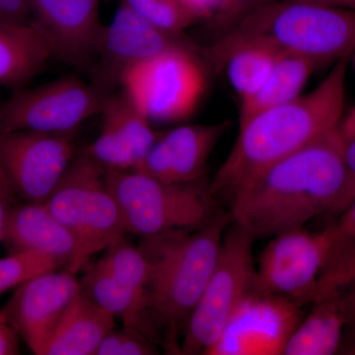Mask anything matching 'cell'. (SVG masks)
I'll return each mask as SVG.
<instances>
[{
  "mask_svg": "<svg viewBox=\"0 0 355 355\" xmlns=\"http://www.w3.org/2000/svg\"><path fill=\"white\" fill-rule=\"evenodd\" d=\"M355 200L340 128L266 169L230 200L231 217L254 239L304 228Z\"/></svg>",
  "mask_w": 355,
  "mask_h": 355,
  "instance_id": "obj_1",
  "label": "cell"
},
{
  "mask_svg": "<svg viewBox=\"0 0 355 355\" xmlns=\"http://www.w3.org/2000/svg\"><path fill=\"white\" fill-rule=\"evenodd\" d=\"M350 58L334 64L314 90L240 125L233 148L210 182L217 200H230L266 169L340 128Z\"/></svg>",
  "mask_w": 355,
  "mask_h": 355,
  "instance_id": "obj_2",
  "label": "cell"
},
{
  "mask_svg": "<svg viewBox=\"0 0 355 355\" xmlns=\"http://www.w3.org/2000/svg\"><path fill=\"white\" fill-rule=\"evenodd\" d=\"M265 44L322 65L350 58L355 51V10L289 0H272L245 16L202 50L216 72L238 46Z\"/></svg>",
  "mask_w": 355,
  "mask_h": 355,
  "instance_id": "obj_3",
  "label": "cell"
},
{
  "mask_svg": "<svg viewBox=\"0 0 355 355\" xmlns=\"http://www.w3.org/2000/svg\"><path fill=\"white\" fill-rule=\"evenodd\" d=\"M232 222L230 212L222 211L202 227L148 238L140 247L150 263L147 293L151 314L175 347L179 327L187 324L200 300Z\"/></svg>",
  "mask_w": 355,
  "mask_h": 355,
  "instance_id": "obj_4",
  "label": "cell"
},
{
  "mask_svg": "<svg viewBox=\"0 0 355 355\" xmlns=\"http://www.w3.org/2000/svg\"><path fill=\"white\" fill-rule=\"evenodd\" d=\"M105 175L128 233L146 239L196 230L223 211L210 193L205 177L174 183L135 170Z\"/></svg>",
  "mask_w": 355,
  "mask_h": 355,
  "instance_id": "obj_5",
  "label": "cell"
},
{
  "mask_svg": "<svg viewBox=\"0 0 355 355\" xmlns=\"http://www.w3.org/2000/svg\"><path fill=\"white\" fill-rule=\"evenodd\" d=\"M202 53L173 48L128 67L121 77L123 94L150 121L190 118L207 89Z\"/></svg>",
  "mask_w": 355,
  "mask_h": 355,
  "instance_id": "obj_6",
  "label": "cell"
},
{
  "mask_svg": "<svg viewBox=\"0 0 355 355\" xmlns=\"http://www.w3.org/2000/svg\"><path fill=\"white\" fill-rule=\"evenodd\" d=\"M106 171L85 153L76 154L46 202L92 256L127 234L120 205L106 181Z\"/></svg>",
  "mask_w": 355,
  "mask_h": 355,
  "instance_id": "obj_7",
  "label": "cell"
},
{
  "mask_svg": "<svg viewBox=\"0 0 355 355\" xmlns=\"http://www.w3.org/2000/svg\"><path fill=\"white\" fill-rule=\"evenodd\" d=\"M232 225L226 229L216 268L184 326L181 354H207L240 301L252 291L256 239L234 222Z\"/></svg>",
  "mask_w": 355,
  "mask_h": 355,
  "instance_id": "obj_8",
  "label": "cell"
},
{
  "mask_svg": "<svg viewBox=\"0 0 355 355\" xmlns=\"http://www.w3.org/2000/svg\"><path fill=\"white\" fill-rule=\"evenodd\" d=\"M331 250L330 227L316 233L294 229L275 236L261 254L252 291L313 302Z\"/></svg>",
  "mask_w": 355,
  "mask_h": 355,
  "instance_id": "obj_9",
  "label": "cell"
},
{
  "mask_svg": "<svg viewBox=\"0 0 355 355\" xmlns=\"http://www.w3.org/2000/svg\"><path fill=\"white\" fill-rule=\"evenodd\" d=\"M105 97L76 76L17 91L0 114V135L16 130L76 133L84 121L100 114Z\"/></svg>",
  "mask_w": 355,
  "mask_h": 355,
  "instance_id": "obj_10",
  "label": "cell"
},
{
  "mask_svg": "<svg viewBox=\"0 0 355 355\" xmlns=\"http://www.w3.org/2000/svg\"><path fill=\"white\" fill-rule=\"evenodd\" d=\"M306 303L251 291L240 301L207 355L284 354Z\"/></svg>",
  "mask_w": 355,
  "mask_h": 355,
  "instance_id": "obj_11",
  "label": "cell"
},
{
  "mask_svg": "<svg viewBox=\"0 0 355 355\" xmlns=\"http://www.w3.org/2000/svg\"><path fill=\"white\" fill-rule=\"evenodd\" d=\"M74 135L32 130L0 135V163L17 198L46 202L76 156Z\"/></svg>",
  "mask_w": 355,
  "mask_h": 355,
  "instance_id": "obj_12",
  "label": "cell"
},
{
  "mask_svg": "<svg viewBox=\"0 0 355 355\" xmlns=\"http://www.w3.org/2000/svg\"><path fill=\"white\" fill-rule=\"evenodd\" d=\"M173 48L200 50L184 34L158 29L121 2L111 23L103 29L91 67V84L105 97L121 85L128 67Z\"/></svg>",
  "mask_w": 355,
  "mask_h": 355,
  "instance_id": "obj_13",
  "label": "cell"
},
{
  "mask_svg": "<svg viewBox=\"0 0 355 355\" xmlns=\"http://www.w3.org/2000/svg\"><path fill=\"white\" fill-rule=\"evenodd\" d=\"M60 270L41 273L23 282L1 310L34 354L42 355L58 322L81 291L76 273Z\"/></svg>",
  "mask_w": 355,
  "mask_h": 355,
  "instance_id": "obj_14",
  "label": "cell"
},
{
  "mask_svg": "<svg viewBox=\"0 0 355 355\" xmlns=\"http://www.w3.org/2000/svg\"><path fill=\"white\" fill-rule=\"evenodd\" d=\"M32 23L48 42L53 58L91 69L104 26L100 0H30Z\"/></svg>",
  "mask_w": 355,
  "mask_h": 355,
  "instance_id": "obj_15",
  "label": "cell"
},
{
  "mask_svg": "<svg viewBox=\"0 0 355 355\" xmlns=\"http://www.w3.org/2000/svg\"><path fill=\"white\" fill-rule=\"evenodd\" d=\"M3 243L10 253L41 252L74 273L90 258L76 236L44 203H17L7 222Z\"/></svg>",
  "mask_w": 355,
  "mask_h": 355,
  "instance_id": "obj_16",
  "label": "cell"
},
{
  "mask_svg": "<svg viewBox=\"0 0 355 355\" xmlns=\"http://www.w3.org/2000/svg\"><path fill=\"white\" fill-rule=\"evenodd\" d=\"M114 319L81 287L44 345L42 355H94L103 338L114 328Z\"/></svg>",
  "mask_w": 355,
  "mask_h": 355,
  "instance_id": "obj_17",
  "label": "cell"
},
{
  "mask_svg": "<svg viewBox=\"0 0 355 355\" xmlns=\"http://www.w3.org/2000/svg\"><path fill=\"white\" fill-rule=\"evenodd\" d=\"M83 291L100 307L118 317L123 328L156 343L157 326L149 308L148 294L121 284L93 266L80 280Z\"/></svg>",
  "mask_w": 355,
  "mask_h": 355,
  "instance_id": "obj_18",
  "label": "cell"
},
{
  "mask_svg": "<svg viewBox=\"0 0 355 355\" xmlns=\"http://www.w3.org/2000/svg\"><path fill=\"white\" fill-rule=\"evenodd\" d=\"M284 347V355H333L340 352L347 328L340 291L327 292L313 301Z\"/></svg>",
  "mask_w": 355,
  "mask_h": 355,
  "instance_id": "obj_19",
  "label": "cell"
},
{
  "mask_svg": "<svg viewBox=\"0 0 355 355\" xmlns=\"http://www.w3.org/2000/svg\"><path fill=\"white\" fill-rule=\"evenodd\" d=\"M229 127L230 121H225L182 125L161 133L160 141L169 162L170 182L181 183L205 177L210 153Z\"/></svg>",
  "mask_w": 355,
  "mask_h": 355,
  "instance_id": "obj_20",
  "label": "cell"
},
{
  "mask_svg": "<svg viewBox=\"0 0 355 355\" xmlns=\"http://www.w3.org/2000/svg\"><path fill=\"white\" fill-rule=\"evenodd\" d=\"M51 58L48 42L33 23L0 25V85L27 83Z\"/></svg>",
  "mask_w": 355,
  "mask_h": 355,
  "instance_id": "obj_21",
  "label": "cell"
},
{
  "mask_svg": "<svg viewBox=\"0 0 355 355\" xmlns=\"http://www.w3.org/2000/svg\"><path fill=\"white\" fill-rule=\"evenodd\" d=\"M318 67L310 58L282 53L260 90L241 101L240 125L261 112L295 100Z\"/></svg>",
  "mask_w": 355,
  "mask_h": 355,
  "instance_id": "obj_22",
  "label": "cell"
},
{
  "mask_svg": "<svg viewBox=\"0 0 355 355\" xmlns=\"http://www.w3.org/2000/svg\"><path fill=\"white\" fill-rule=\"evenodd\" d=\"M100 114L103 127L108 128L114 137L127 147L137 161V165L161 135V132L153 130L151 121L123 92L107 95L103 100Z\"/></svg>",
  "mask_w": 355,
  "mask_h": 355,
  "instance_id": "obj_23",
  "label": "cell"
},
{
  "mask_svg": "<svg viewBox=\"0 0 355 355\" xmlns=\"http://www.w3.org/2000/svg\"><path fill=\"white\" fill-rule=\"evenodd\" d=\"M282 53L265 44H247L234 49L224 60L222 69L243 100L260 90Z\"/></svg>",
  "mask_w": 355,
  "mask_h": 355,
  "instance_id": "obj_24",
  "label": "cell"
},
{
  "mask_svg": "<svg viewBox=\"0 0 355 355\" xmlns=\"http://www.w3.org/2000/svg\"><path fill=\"white\" fill-rule=\"evenodd\" d=\"M94 266L121 284L147 293L150 282V263L144 250L133 246L125 236L112 243Z\"/></svg>",
  "mask_w": 355,
  "mask_h": 355,
  "instance_id": "obj_25",
  "label": "cell"
},
{
  "mask_svg": "<svg viewBox=\"0 0 355 355\" xmlns=\"http://www.w3.org/2000/svg\"><path fill=\"white\" fill-rule=\"evenodd\" d=\"M64 266L41 252H17L0 259V295L41 273Z\"/></svg>",
  "mask_w": 355,
  "mask_h": 355,
  "instance_id": "obj_26",
  "label": "cell"
},
{
  "mask_svg": "<svg viewBox=\"0 0 355 355\" xmlns=\"http://www.w3.org/2000/svg\"><path fill=\"white\" fill-rule=\"evenodd\" d=\"M137 15L163 31L183 34L198 22L176 0H121Z\"/></svg>",
  "mask_w": 355,
  "mask_h": 355,
  "instance_id": "obj_27",
  "label": "cell"
},
{
  "mask_svg": "<svg viewBox=\"0 0 355 355\" xmlns=\"http://www.w3.org/2000/svg\"><path fill=\"white\" fill-rule=\"evenodd\" d=\"M158 354L155 343L137 331L123 328L111 330L103 338L94 355H153Z\"/></svg>",
  "mask_w": 355,
  "mask_h": 355,
  "instance_id": "obj_28",
  "label": "cell"
},
{
  "mask_svg": "<svg viewBox=\"0 0 355 355\" xmlns=\"http://www.w3.org/2000/svg\"><path fill=\"white\" fill-rule=\"evenodd\" d=\"M333 237V261L342 263L355 254V200L342 211L338 221L329 226Z\"/></svg>",
  "mask_w": 355,
  "mask_h": 355,
  "instance_id": "obj_29",
  "label": "cell"
},
{
  "mask_svg": "<svg viewBox=\"0 0 355 355\" xmlns=\"http://www.w3.org/2000/svg\"><path fill=\"white\" fill-rule=\"evenodd\" d=\"M270 1L272 0H224L223 10L212 27L221 32V36L248 14Z\"/></svg>",
  "mask_w": 355,
  "mask_h": 355,
  "instance_id": "obj_30",
  "label": "cell"
},
{
  "mask_svg": "<svg viewBox=\"0 0 355 355\" xmlns=\"http://www.w3.org/2000/svg\"><path fill=\"white\" fill-rule=\"evenodd\" d=\"M355 279V254L335 270L324 275L319 282L316 298L327 292L342 288ZM315 298V299H316Z\"/></svg>",
  "mask_w": 355,
  "mask_h": 355,
  "instance_id": "obj_31",
  "label": "cell"
},
{
  "mask_svg": "<svg viewBox=\"0 0 355 355\" xmlns=\"http://www.w3.org/2000/svg\"><path fill=\"white\" fill-rule=\"evenodd\" d=\"M32 23L30 0H0V25H24Z\"/></svg>",
  "mask_w": 355,
  "mask_h": 355,
  "instance_id": "obj_32",
  "label": "cell"
},
{
  "mask_svg": "<svg viewBox=\"0 0 355 355\" xmlns=\"http://www.w3.org/2000/svg\"><path fill=\"white\" fill-rule=\"evenodd\" d=\"M197 21L214 25L223 10L224 0H177Z\"/></svg>",
  "mask_w": 355,
  "mask_h": 355,
  "instance_id": "obj_33",
  "label": "cell"
},
{
  "mask_svg": "<svg viewBox=\"0 0 355 355\" xmlns=\"http://www.w3.org/2000/svg\"><path fill=\"white\" fill-rule=\"evenodd\" d=\"M16 198L17 196L0 163V243L3 242L7 222L14 207L17 205Z\"/></svg>",
  "mask_w": 355,
  "mask_h": 355,
  "instance_id": "obj_34",
  "label": "cell"
},
{
  "mask_svg": "<svg viewBox=\"0 0 355 355\" xmlns=\"http://www.w3.org/2000/svg\"><path fill=\"white\" fill-rule=\"evenodd\" d=\"M18 336L0 311V355L19 354Z\"/></svg>",
  "mask_w": 355,
  "mask_h": 355,
  "instance_id": "obj_35",
  "label": "cell"
},
{
  "mask_svg": "<svg viewBox=\"0 0 355 355\" xmlns=\"http://www.w3.org/2000/svg\"><path fill=\"white\" fill-rule=\"evenodd\" d=\"M340 291L343 309L347 317L345 331L355 334V279L345 284Z\"/></svg>",
  "mask_w": 355,
  "mask_h": 355,
  "instance_id": "obj_36",
  "label": "cell"
},
{
  "mask_svg": "<svg viewBox=\"0 0 355 355\" xmlns=\"http://www.w3.org/2000/svg\"><path fill=\"white\" fill-rule=\"evenodd\" d=\"M343 155L355 184V137L343 139Z\"/></svg>",
  "mask_w": 355,
  "mask_h": 355,
  "instance_id": "obj_37",
  "label": "cell"
},
{
  "mask_svg": "<svg viewBox=\"0 0 355 355\" xmlns=\"http://www.w3.org/2000/svg\"><path fill=\"white\" fill-rule=\"evenodd\" d=\"M340 132L343 139L355 137V107L345 118L342 119L340 125Z\"/></svg>",
  "mask_w": 355,
  "mask_h": 355,
  "instance_id": "obj_38",
  "label": "cell"
},
{
  "mask_svg": "<svg viewBox=\"0 0 355 355\" xmlns=\"http://www.w3.org/2000/svg\"><path fill=\"white\" fill-rule=\"evenodd\" d=\"M289 1L305 2L320 6L340 7L355 10V0H289Z\"/></svg>",
  "mask_w": 355,
  "mask_h": 355,
  "instance_id": "obj_39",
  "label": "cell"
},
{
  "mask_svg": "<svg viewBox=\"0 0 355 355\" xmlns=\"http://www.w3.org/2000/svg\"><path fill=\"white\" fill-rule=\"evenodd\" d=\"M338 354L355 355V334L345 331Z\"/></svg>",
  "mask_w": 355,
  "mask_h": 355,
  "instance_id": "obj_40",
  "label": "cell"
},
{
  "mask_svg": "<svg viewBox=\"0 0 355 355\" xmlns=\"http://www.w3.org/2000/svg\"><path fill=\"white\" fill-rule=\"evenodd\" d=\"M350 58H352V62H354V67H355V51L354 53H352V57H350Z\"/></svg>",
  "mask_w": 355,
  "mask_h": 355,
  "instance_id": "obj_41",
  "label": "cell"
},
{
  "mask_svg": "<svg viewBox=\"0 0 355 355\" xmlns=\"http://www.w3.org/2000/svg\"><path fill=\"white\" fill-rule=\"evenodd\" d=\"M176 1H177V0H176Z\"/></svg>",
  "mask_w": 355,
  "mask_h": 355,
  "instance_id": "obj_42",
  "label": "cell"
}]
</instances>
